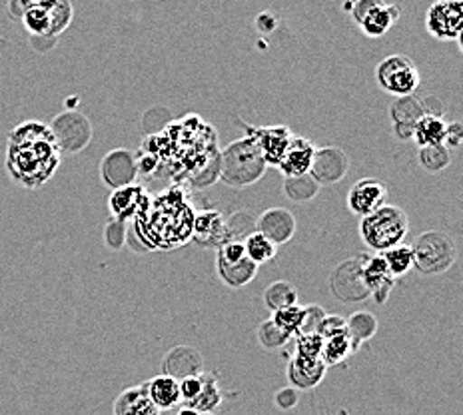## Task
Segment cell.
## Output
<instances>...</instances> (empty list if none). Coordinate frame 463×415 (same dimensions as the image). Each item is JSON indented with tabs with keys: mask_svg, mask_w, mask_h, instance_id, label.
I'll return each mask as SVG.
<instances>
[{
	"mask_svg": "<svg viewBox=\"0 0 463 415\" xmlns=\"http://www.w3.org/2000/svg\"><path fill=\"white\" fill-rule=\"evenodd\" d=\"M350 355H354L350 337H347V332L334 334L330 337H324V345H322V362L326 365H340L344 363Z\"/></svg>",
	"mask_w": 463,
	"mask_h": 415,
	"instance_id": "1f68e13d",
	"label": "cell"
},
{
	"mask_svg": "<svg viewBox=\"0 0 463 415\" xmlns=\"http://www.w3.org/2000/svg\"><path fill=\"white\" fill-rule=\"evenodd\" d=\"M74 8L71 0H58L52 8H24L16 21H21L31 34V44L36 52L52 51L58 36L71 26Z\"/></svg>",
	"mask_w": 463,
	"mask_h": 415,
	"instance_id": "277c9868",
	"label": "cell"
},
{
	"mask_svg": "<svg viewBox=\"0 0 463 415\" xmlns=\"http://www.w3.org/2000/svg\"><path fill=\"white\" fill-rule=\"evenodd\" d=\"M114 415H160V411L150 400L146 383H138L116 398Z\"/></svg>",
	"mask_w": 463,
	"mask_h": 415,
	"instance_id": "cb8c5ba5",
	"label": "cell"
},
{
	"mask_svg": "<svg viewBox=\"0 0 463 415\" xmlns=\"http://www.w3.org/2000/svg\"><path fill=\"white\" fill-rule=\"evenodd\" d=\"M61 156L48 124L26 120L8 134L6 172L26 190L43 188L61 166Z\"/></svg>",
	"mask_w": 463,
	"mask_h": 415,
	"instance_id": "6da1fadb",
	"label": "cell"
},
{
	"mask_svg": "<svg viewBox=\"0 0 463 415\" xmlns=\"http://www.w3.org/2000/svg\"><path fill=\"white\" fill-rule=\"evenodd\" d=\"M204 370V358L196 350V347L190 345H176L168 350L162 360V373L170 375L174 380H186L192 375H200Z\"/></svg>",
	"mask_w": 463,
	"mask_h": 415,
	"instance_id": "2e32d148",
	"label": "cell"
},
{
	"mask_svg": "<svg viewBox=\"0 0 463 415\" xmlns=\"http://www.w3.org/2000/svg\"><path fill=\"white\" fill-rule=\"evenodd\" d=\"M289 340H292V337L279 330V327L272 320H266L258 325V342L268 352L282 350V347L288 345Z\"/></svg>",
	"mask_w": 463,
	"mask_h": 415,
	"instance_id": "74e56055",
	"label": "cell"
},
{
	"mask_svg": "<svg viewBox=\"0 0 463 415\" xmlns=\"http://www.w3.org/2000/svg\"><path fill=\"white\" fill-rule=\"evenodd\" d=\"M362 276H364V284L370 292V297H373V302L378 306L388 304L390 296L393 292L395 279L390 276L388 268H385L382 254H364Z\"/></svg>",
	"mask_w": 463,
	"mask_h": 415,
	"instance_id": "9a60e30c",
	"label": "cell"
},
{
	"mask_svg": "<svg viewBox=\"0 0 463 415\" xmlns=\"http://www.w3.org/2000/svg\"><path fill=\"white\" fill-rule=\"evenodd\" d=\"M279 330L286 332L289 337H294L302 332V324H304V306L294 304L288 306L284 310H278L269 317Z\"/></svg>",
	"mask_w": 463,
	"mask_h": 415,
	"instance_id": "d590c367",
	"label": "cell"
},
{
	"mask_svg": "<svg viewBox=\"0 0 463 415\" xmlns=\"http://www.w3.org/2000/svg\"><path fill=\"white\" fill-rule=\"evenodd\" d=\"M382 258H383L385 268H388V272L393 279L410 274V269L413 268L411 246H408V244H400V246L385 250V252H382Z\"/></svg>",
	"mask_w": 463,
	"mask_h": 415,
	"instance_id": "d6a6232c",
	"label": "cell"
},
{
	"mask_svg": "<svg viewBox=\"0 0 463 415\" xmlns=\"http://www.w3.org/2000/svg\"><path fill=\"white\" fill-rule=\"evenodd\" d=\"M61 154H79L90 146L94 127L90 118L79 110H64L48 124Z\"/></svg>",
	"mask_w": 463,
	"mask_h": 415,
	"instance_id": "52a82bcc",
	"label": "cell"
},
{
	"mask_svg": "<svg viewBox=\"0 0 463 415\" xmlns=\"http://www.w3.org/2000/svg\"><path fill=\"white\" fill-rule=\"evenodd\" d=\"M344 330H345V320H344L342 316H330V314H326V317L322 320L320 327H317V334H320L322 340H324V337H330V335L340 334V332H344Z\"/></svg>",
	"mask_w": 463,
	"mask_h": 415,
	"instance_id": "f6af8a7d",
	"label": "cell"
},
{
	"mask_svg": "<svg viewBox=\"0 0 463 415\" xmlns=\"http://www.w3.org/2000/svg\"><path fill=\"white\" fill-rule=\"evenodd\" d=\"M298 304V289L292 282H286V279H278V282L269 284L264 292V306L269 312L284 310L288 306Z\"/></svg>",
	"mask_w": 463,
	"mask_h": 415,
	"instance_id": "4dcf8cb0",
	"label": "cell"
},
{
	"mask_svg": "<svg viewBox=\"0 0 463 415\" xmlns=\"http://www.w3.org/2000/svg\"><path fill=\"white\" fill-rule=\"evenodd\" d=\"M127 236H128L127 222H120V220H114V218L106 222V226H104V244H106V248L114 250V252H118V250H122L124 244H127Z\"/></svg>",
	"mask_w": 463,
	"mask_h": 415,
	"instance_id": "ab89813d",
	"label": "cell"
},
{
	"mask_svg": "<svg viewBox=\"0 0 463 415\" xmlns=\"http://www.w3.org/2000/svg\"><path fill=\"white\" fill-rule=\"evenodd\" d=\"M244 250H246V256L252 259L256 266L272 262L278 254V246L269 242L266 236L258 234V231H254V234H250L244 240Z\"/></svg>",
	"mask_w": 463,
	"mask_h": 415,
	"instance_id": "836d02e7",
	"label": "cell"
},
{
	"mask_svg": "<svg viewBox=\"0 0 463 415\" xmlns=\"http://www.w3.org/2000/svg\"><path fill=\"white\" fill-rule=\"evenodd\" d=\"M463 140V127L459 122H451L446 128V138H443V146L446 148H459Z\"/></svg>",
	"mask_w": 463,
	"mask_h": 415,
	"instance_id": "7dc6e473",
	"label": "cell"
},
{
	"mask_svg": "<svg viewBox=\"0 0 463 415\" xmlns=\"http://www.w3.org/2000/svg\"><path fill=\"white\" fill-rule=\"evenodd\" d=\"M148 204H150V198L146 194V190L138 184L112 190V194L109 198L110 214L114 220H120V222H128L130 218L140 216L142 212L148 208Z\"/></svg>",
	"mask_w": 463,
	"mask_h": 415,
	"instance_id": "ac0fdd59",
	"label": "cell"
},
{
	"mask_svg": "<svg viewBox=\"0 0 463 415\" xmlns=\"http://www.w3.org/2000/svg\"><path fill=\"white\" fill-rule=\"evenodd\" d=\"M200 415H204V413H200Z\"/></svg>",
	"mask_w": 463,
	"mask_h": 415,
	"instance_id": "f907efd6",
	"label": "cell"
},
{
	"mask_svg": "<svg viewBox=\"0 0 463 415\" xmlns=\"http://www.w3.org/2000/svg\"><path fill=\"white\" fill-rule=\"evenodd\" d=\"M423 116L421 102L416 96H400L390 106V118L393 124V134L400 140H411L413 128Z\"/></svg>",
	"mask_w": 463,
	"mask_h": 415,
	"instance_id": "ffe728a7",
	"label": "cell"
},
{
	"mask_svg": "<svg viewBox=\"0 0 463 415\" xmlns=\"http://www.w3.org/2000/svg\"><path fill=\"white\" fill-rule=\"evenodd\" d=\"M256 231V218L248 212H236L226 220V238L228 242H244V240Z\"/></svg>",
	"mask_w": 463,
	"mask_h": 415,
	"instance_id": "8d00e7d4",
	"label": "cell"
},
{
	"mask_svg": "<svg viewBox=\"0 0 463 415\" xmlns=\"http://www.w3.org/2000/svg\"><path fill=\"white\" fill-rule=\"evenodd\" d=\"M146 388H148V395H150L152 403L156 405L160 413L174 410L182 401L178 380L170 378V375H164V373L156 375V378L146 382Z\"/></svg>",
	"mask_w": 463,
	"mask_h": 415,
	"instance_id": "484cf974",
	"label": "cell"
},
{
	"mask_svg": "<svg viewBox=\"0 0 463 415\" xmlns=\"http://www.w3.org/2000/svg\"><path fill=\"white\" fill-rule=\"evenodd\" d=\"M178 415H200L196 410H192V408H188V405H186V408H182L180 411H178Z\"/></svg>",
	"mask_w": 463,
	"mask_h": 415,
	"instance_id": "681fc988",
	"label": "cell"
},
{
	"mask_svg": "<svg viewBox=\"0 0 463 415\" xmlns=\"http://www.w3.org/2000/svg\"><path fill=\"white\" fill-rule=\"evenodd\" d=\"M428 33L438 41H461L463 0H436L426 14Z\"/></svg>",
	"mask_w": 463,
	"mask_h": 415,
	"instance_id": "8fae6325",
	"label": "cell"
},
{
	"mask_svg": "<svg viewBox=\"0 0 463 415\" xmlns=\"http://www.w3.org/2000/svg\"><path fill=\"white\" fill-rule=\"evenodd\" d=\"M410 231V218L403 208L383 204L372 214L364 216L360 222V236L364 244L375 254H382L385 250L403 244L405 236Z\"/></svg>",
	"mask_w": 463,
	"mask_h": 415,
	"instance_id": "5b68a950",
	"label": "cell"
},
{
	"mask_svg": "<svg viewBox=\"0 0 463 415\" xmlns=\"http://www.w3.org/2000/svg\"><path fill=\"white\" fill-rule=\"evenodd\" d=\"M248 137H252L258 142V146L262 150V156L268 166L278 168V164L282 160L288 144L292 140L294 134L289 132L288 127H264V128L248 127Z\"/></svg>",
	"mask_w": 463,
	"mask_h": 415,
	"instance_id": "d6986e66",
	"label": "cell"
},
{
	"mask_svg": "<svg viewBox=\"0 0 463 415\" xmlns=\"http://www.w3.org/2000/svg\"><path fill=\"white\" fill-rule=\"evenodd\" d=\"M268 164L252 137L228 144L220 158V178L232 188H248L264 176Z\"/></svg>",
	"mask_w": 463,
	"mask_h": 415,
	"instance_id": "3957f363",
	"label": "cell"
},
{
	"mask_svg": "<svg viewBox=\"0 0 463 415\" xmlns=\"http://www.w3.org/2000/svg\"><path fill=\"white\" fill-rule=\"evenodd\" d=\"M421 102V110L423 114H430V116H443V104L438 99V96H431L428 94L426 99H420Z\"/></svg>",
	"mask_w": 463,
	"mask_h": 415,
	"instance_id": "c3c4849f",
	"label": "cell"
},
{
	"mask_svg": "<svg viewBox=\"0 0 463 415\" xmlns=\"http://www.w3.org/2000/svg\"><path fill=\"white\" fill-rule=\"evenodd\" d=\"M388 200V184L380 178H362L347 194V208L355 216H368L382 208Z\"/></svg>",
	"mask_w": 463,
	"mask_h": 415,
	"instance_id": "5bb4252c",
	"label": "cell"
},
{
	"mask_svg": "<svg viewBox=\"0 0 463 415\" xmlns=\"http://www.w3.org/2000/svg\"><path fill=\"white\" fill-rule=\"evenodd\" d=\"M218 258L224 259V262H240V259L246 258L244 242H226L218 248Z\"/></svg>",
	"mask_w": 463,
	"mask_h": 415,
	"instance_id": "bcb514c9",
	"label": "cell"
},
{
	"mask_svg": "<svg viewBox=\"0 0 463 415\" xmlns=\"http://www.w3.org/2000/svg\"><path fill=\"white\" fill-rule=\"evenodd\" d=\"M216 268L222 282H224L228 288L240 289L254 282L260 266H256L252 259L246 256L240 259V262H224V259L216 258Z\"/></svg>",
	"mask_w": 463,
	"mask_h": 415,
	"instance_id": "d4e9b609",
	"label": "cell"
},
{
	"mask_svg": "<svg viewBox=\"0 0 463 415\" xmlns=\"http://www.w3.org/2000/svg\"><path fill=\"white\" fill-rule=\"evenodd\" d=\"M296 358H306V360H322V345L324 340L320 334H300L296 335Z\"/></svg>",
	"mask_w": 463,
	"mask_h": 415,
	"instance_id": "f35d334b",
	"label": "cell"
},
{
	"mask_svg": "<svg viewBox=\"0 0 463 415\" xmlns=\"http://www.w3.org/2000/svg\"><path fill=\"white\" fill-rule=\"evenodd\" d=\"M314 152H316V146L312 140L302 138V137H292L282 160H279V164H278V170L282 172L286 178L307 174L312 166Z\"/></svg>",
	"mask_w": 463,
	"mask_h": 415,
	"instance_id": "44dd1931",
	"label": "cell"
},
{
	"mask_svg": "<svg viewBox=\"0 0 463 415\" xmlns=\"http://www.w3.org/2000/svg\"><path fill=\"white\" fill-rule=\"evenodd\" d=\"M256 231L276 246L288 244L296 234V218L286 208H268L256 220Z\"/></svg>",
	"mask_w": 463,
	"mask_h": 415,
	"instance_id": "e0dca14e",
	"label": "cell"
},
{
	"mask_svg": "<svg viewBox=\"0 0 463 415\" xmlns=\"http://www.w3.org/2000/svg\"><path fill=\"white\" fill-rule=\"evenodd\" d=\"M326 372L327 365L322 360H306L292 355V360L288 362L286 375L294 390H314L324 382Z\"/></svg>",
	"mask_w": 463,
	"mask_h": 415,
	"instance_id": "7402d4cb",
	"label": "cell"
},
{
	"mask_svg": "<svg viewBox=\"0 0 463 415\" xmlns=\"http://www.w3.org/2000/svg\"><path fill=\"white\" fill-rule=\"evenodd\" d=\"M324 317H326V310L322 306H317V304L304 306V324H302L300 334H317V327H320Z\"/></svg>",
	"mask_w": 463,
	"mask_h": 415,
	"instance_id": "60d3db41",
	"label": "cell"
},
{
	"mask_svg": "<svg viewBox=\"0 0 463 415\" xmlns=\"http://www.w3.org/2000/svg\"><path fill=\"white\" fill-rule=\"evenodd\" d=\"M184 208H188V202L182 190H168L164 196L150 200L148 208L134 218L138 224L144 250L174 248L186 242L190 238L188 231L172 224V216H176Z\"/></svg>",
	"mask_w": 463,
	"mask_h": 415,
	"instance_id": "7a4b0ae2",
	"label": "cell"
},
{
	"mask_svg": "<svg viewBox=\"0 0 463 415\" xmlns=\"http://www.w3.org/2000/svg\"><path fill=\"white\" fill-rule=\"evenodd\" d=\"M192 238L202 246H222L228 242L226 238V220L218 210L202 212L192 224Z\"/></svg>",
	"mask_w": 463,
	"mask_h": 415,
	"instance_id": "603a6c76",
	"label": "cell"
},
{
	"mask_svg": "<svg viewBox=\"0 0 463 415\" xmlns=\"http://www.w3.org/2000/svg\"><path fill=\"white\" fill-rule=\"evenodd\" d=\"M375 80L383 92L393 96H411L420 86V71L416 62L405 54H392L378 64Z\"/></svg>",
	"mask_w": 463,
	"mask_h": 415,
	"instance_id": "ba28073f",
	"label": "cell"
},
{
	"mask_svg": "<svg viewBox=\"0 0 463 415\" xmlns=\"http://www.w3.org/2000/svg\"><path fill=\"white\" fill-rule=\"evenodd\" d=\"M202 373H204V372H202ZM202 373L200 375H192V378H186V380H180L178 382L182 401L190 403V401L196 400V395L202 390Z\"/></svg>",
	"mask_w": 463,
	"mask_h": 415,
	"instance_id": "7bdbcfd3",
	"label": "cell"
},
{
	"mask_svg": "<svg viewBox=\"0 0 463 415\" xmlns=\"http://www.w3.org/2000/svg\"><path fill=\"white\" fill-rule=\"evenodd\" d=\"M58 0H11L8 3V13L13 18H18L24 8H52Z\"/></svg>",
	"mask_w": 463,
	"mask_h": 415,
	"instance_id": "ee69618b",
	"label": "cell"
},
{
	"mask_svg": "<svg viewBox=\"0 0 463 415\" xmlns=\"http://www.w3.org/2000/svg\"><path fill=\"white\" fill-rule=\"evenodd\" d=\"M364 254L344 259L342 264L334 268L330 276V289L332 296L342 304H358L370 297L368 288L364 284L362 276Z\"/></svg>",
	"mask_w": 463,
	"mask_h": 415,
	"instance_id": "9c48e42d",
	"label": "cell"
},
{
	"mask_svg": "<svg viewBox=\"0 0 463 415\" xmlns=\"http://www.w3.org/2000/svg\"><path fill=\"white\" fill-rule=\"evenodd\" d=\"M420 166L431 174L446 170L451 164V152L443 144H431V146H423L418 152Z\"/></svg>",
	"mask_w": 463,
	"mask_h": 415,
	"instance_id": "e575fe53",
	"label": "cell"
},
{
	"mask_svg": "<svg viewBox=\"0 0 463 415\" xmlns=\"http://www.w3.org/2000/svg\"><path fill=\"white\" fill-rule=\"evenodd\" d=\"M446 128H448V122L443 120V116L423 114L418 120L416 128H413L411 140L416 142L420 148L431 146V144H443V138H446Z\"/></svg>",
	"mask_w": 463,
	"mask_h": 415,
	"instance_id": "f1b7e54d",
	"label": "cell"
},
{
	"mask_svg": "<svg viewBox=\"0 0 463 415\" xmlns=\"http://www.w3.org/2000/svg\"><path fill=\"white\" fill-rule=\"evenodd\" d=\"M298 401H300V395H298V390H294L292 385L278 390L276 395H274L276 408L282 410V411H292L298 405Z\"/></svg>",
	"mask_w": 463,
	"mask_h": 415,
	"instance_id": "b9f144b4",
	"label": "cell"
},
{
	"mask_svg": "<svg viewBox=\"0 0 463 415\" xmlns=\"http://www.w3.org/2000/svg\"><path fill=\"white\" fill-rule=\"evenodd\" d=\"M222 403H224V391L220 390L218 375L214 372H204L202 373V390L196 395V400L188 403V408L196 410L198 413L212 415L220 410Z\"/></svg>",
	"mask_w": 463,
	"mask_h": 415,
	"instance_id": "4316f807",
	"label": "cell"
},
{
	"mask_svg": "<svg viewBox=\"0 0 463 415\" xmlns=\"http://www.w3.org/2000/svg\"><path fill=\"white\" fill-rule=\"evenodd\" d=\"M138 176L137 156L127 148L110 150L100 162V178L110 190L127 188Z\"/></svg>",
	"mask_w": 463,
	"mask_h": 415,
	"instance_id": "4fadbf2b",
	"label": "cell"
},
{
	"mask_svg": "<svg viewBox=\"0 0 463 415\" xmlns=\"http://www.w3.org/2000/svg\"><path fill=\"white\" fill-rule=\"evenodd\" d=\"M400 6L385 0H354L352 18L368 38H382L400 21Z\"/></svg>",
	"mask_w": 463,
	"mask_h": 415,
	"instance_id": "30bf717a",
	"label": "cell"
},
{
	"mask_svg": "<svg viewBox=\"0 0 463 415\" xmlns=\"http://www.w3.org/2000/svg\"><path fill=\"white\" fill-rule=\"evenodd\" d=\"M413 268L423 276L446 274L458 259V246L446 231L430 230L416 240L411 246Z\"/></svg>",
	"mask_w": 463,
	"mask_h": 415,
	"instance_id": "8992f818",
	"label": "cell"
},
{
	"mask_svg": "<svg viewBox=\"0 0 463 415\" xmlns=\"http://www.w3.org/2000/svg\"><path fill=\"white\" fill-rule=\"evenodd\" d=\"M347 172H350V158H347V154L342 148L322 146L316 148L312 166L307 174L320 186H334L347 176Z\"/></svg>",
	"mask_w": 463,
	"mask_h": 415,
	"instance_id": "7c38bea8",
	"label": "cell"
},
{
	"mask_svg": "<svg viewBox=\"0 0 463 415\" xmlns=\"http://www.w3.org/2000/svg\"><path fill=\"white\" fill-rule=\"evenodd\" d=\"M345 332H347V337H350L354 354L360 352V347L365 342H370L375 335V332H378V317H375L372 312H364V310L354 312L345 320Z\"/></svg>",
	"mask_w": 463,
	"mask_h": 415,
	"instance_id": "83f0119b",
	"label": "cell"
},
{
	"mask_svg": "<svg viewBox=\"0 0 463 415\" xmlns=\"http://www.w3.org/2000/svg\"><path fill=\"white\" fill-rule=\"evenodd\" d=\"M320 184L310 176V174H300V176H289L284 180L282 192L288 200L296 202V204H306V202L314 200L320 194Z\"/></svg>",
	"mask_w": 463,
	"mask_h": 415,
	"instance_id": "f546056e",
	"label": "cell"
}]
</instances>
